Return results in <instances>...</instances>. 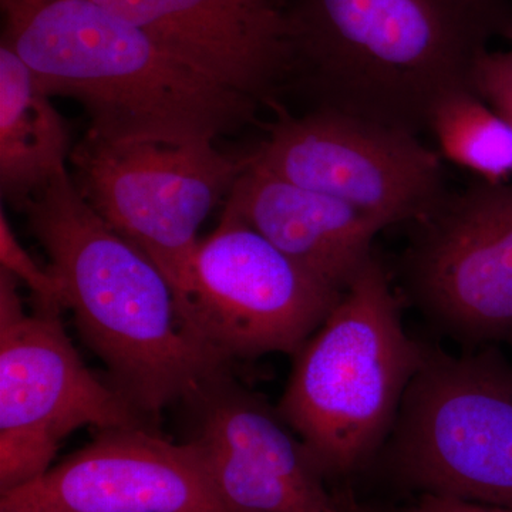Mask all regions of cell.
<instances>
[{
  "mask_svg": "<svg viewBox=\"0 0 512 512\" xmlns=\"http://www.w3.org/2000/svg\"><path fill=\"white\" fill-rule=\"evenodd\" d=\"M23 212L83 342L106 365L111 386L148 421L231 370L185 329L163 272L101 220L67 165Z\"/></svg>",
  "mask_w": 512,
  "mask_h": 512,
  "instance_id": "2",
  "label": "cell"
},
{
  "mask_svg": "<svg viewBox=\"0 0 512 512\" xmlns=\"http://www.w3.org/2000/svg\"><path fill=\"white\" fill-rule=\"evenodd\" d=\"M0 268L23 282L35 295L37 305L64 309L63 288L50 269H42L23 248L10 227L5 211H0Z\"/></svg>",
  "mask_w": 512,
  "mask_h": 512,
  "instance_id": "17",
  "label": "cell"
},
{
  "mask_svg": "<svg viewBox=\"0 0 512 512\" xmlns=\"http://www.w3.org/2000/svg\"><path fill=\"white\" fill-rule=\"evenodd\" d=\"M249 156V154H248ZM249 227L316 279L343 293L372 258L386 222L249 161L224 201Z\"/></svg>",
  "mask_w": 512,
  "mask_h": 512,
  "instance_id": "14",
  "label": "cell"
},
{
  "mask_svg": "<svg viewBox=\"0 0 512 512\" xmlns=\"http://www.w3.org/2000/svg\"><path fill=\"white\" fill-rule=\"evenodd\" d=\"M212 82L272 109L291 72L289 0H94Z\"/></svg>",
  "mask_w": 512,
  "mask_h": 512,
  "instance_id": "13",
  "label": "cell"
},
{
  "mask_svg": "<svg viewBox=\"0 0 512 512\" xmlns=\"http://www.w3.org/2000/svg\"><path fill=\"white\" fill-rule=\"evenodd\" d=\"M342 295L224 210L198 244L178 312L198 342L232 363L295 356Z\"/></svg>",
  "mask_w": 512,
  "mask_h": 512,
  "instance_id": "7",
  "label": "cell"
},
{
  "mask_svg": "<svg viewBox=\"0 0 512 512\" xmlns=\"http://www.w3.org/2000/svg\"><path fill=\"white\" fill-rule=\"evenodd\" d=\"M215 487L237 512H343L311 451L231 370L211 377L188 402Z\"/></svg>",
  "mask_w": 512,
  "mask_h": 512,
  "instance_id": "12",
  "label": "cell"
},
{
  "mask_svg": "<svg viewBox=\"0 0 512 512\" xmlns=\"http://www.w3.org/2000/svg\"><path fill=\"white\" fill-rule=\"evenodd\" d=\"M426 350L373 255L293 356L278 406L326 477L359 470L386 444Z\"/></svg>",
  "mask_w": 512,
  "mask_h": 512,
  "instance_id": "4",
  "label": "cell"
},
{
  "mask_svg": "<svg viewBox=\"0 0 512 512\" xmlns=\"http://www.w3.org/2000/svg\"><path fill=\"white\" fill-rule=\"evenodd\" d=\"M69 161L84 200L157 265L178 306L200 244L198 228L227 200L248 154L221 153L214 143L111 141L87 131Z\"/></svg>",
  "mask_w": 512,
  "mask_h": 512,
  "instance_id": "6",
  "label": "cell"
},
{
  "mask_svg": "<svg viewBox=\"0 0 512 512\" xmlns=\"http://www.w3.org/2000/svg\"><path fill=\"white\" fill-rule=\"evenodd\" d=\"M70 134L50 97L10 47L0 43V191L16 210L66 167Z\"/></svg>",
  "mask_w": 512,
  "mask_h": 512,
  "instance_id": "15",
  "label": "cell"
},
{
  "mask_svg": "<svg viewBox=\"0 0 512 512\" xmlns=\"http://www.w3.org/2000/svg\"><path fill=\"white\" fill-rule=\"evenodd\" d=\"M0 512H32L23 508L12 507V505L0 504Z\"/></svg>",
  "mask_w": 512,
  "mask_h": 512,
  "instance_id": "20",
  "label": "cell"
},
{
  "mask_svg": "<svg viewBox=\"0 0 512 512\" xmlns=\"http://www.w3.org/2000/svg\"><path fill=\"white\" fill-rule=\"evenodd\" d=\"M410 298L448 335L488 345L512 333V183L447 192L416 222L402 261Z\"/></svg>",
  "mask_w": 512,
  "mask_h": 512,
  "instance_id": "10",
  "label": "cell"
},
{
  "mask_svg": "<svg viewBox=\"0 0 512 512\" xmlns=\"http://www.w3.org/2000/svg\"><path fill=\"white\" fill-rule=\"evenodd\" d=\"M430 130L443 157L480 180L504 183L512 175V126L474 92H458L434 111Z\"/></svg>",
  "mask_w": 512,
  "mask_h": 512,
  "instance_id": "16",
  "label": "cell"
},
{
  "mask_svg": "<svg viewBox=\"0 0 512 512\" xmlns=\"http://www.w3.org/2000/svg\"><path fill=\"white\" fill-rule=\"evenodd\" d=\"M412 512H512V508L491 507V505L467 503L453 498L423 495Z\"/></svg>",
  "mask_w": 512,
  "mask_h": 512,
  "instance_id": "19",
  "label": "cell"
},
{
  "mask_svg": "<svg viewBox=\"0 0 512 512\" xmlns=\"http://www.w3.org/2000/svg\"><path fill=\"white\" fill-rule=\"evenodd\" d=\"M291 72L311 110L419 137L434 111L474 92V70L512 29L507 0H289Z\"/></svg>",
  "mask_w": 512,
  "mask_h": 512,
  "instance_id": "1",
  "label": "cell"
},
{
  "mask_svg": "<svg viewBox=\"0 0 512 512\" xmlns=\"http://www.w3.org/2000/svg\"><path fill=\"white\" fill-rule=\"evenodd\" d=\"M2 43L47 96L72 97L111 141L214 143L258 101L212 82L94 0H0Z\"/></svg>",
  "mask_w": 512,
  "mask_h": 512,
  "instance_id": "3",
  "label": "cell"
},
{
  "mask_svg": "<svg viewBox=\"0 0 512 512\" xmlns=\"http://www.w3.org/2000/svg\"><path fill=\"white\" fill-rule=\"evenodd\" d=\"M255 167L386 222H419L447 195L439 153L419 137L343 114L276 107Z\"/></svg>",
  "mask_w": 512,
  "mask_h": 512,
  "instance_id": "9",
  "label": "cell"
},
{
  "mask_svg": "<svg viewBox=\"0 0 512 512\" xmlns=\"http://www.w3.org/2000/svg\"><path fill=\"white\" fill-rule=\"evenodd\" d=\"M32 512H237L212 481L200 444L150 427L99 430L35 483L0 495Z\"/></svg>",
  "mask_w": 512,
  "mask_h": 512,
  "instance_id": "11",
  "label": "cell"
},
{
  "mask_svg": "<svg viewBox=\"0 0 512 512\" xmlns=\"http://www.w3.org/2000/svg\"><path fill=\"white\" fill-rule=\"evenodd\" d=\"M473 89L512 126V52L488 50L478 60Z\"/></svg>",
  "mask_w": 512,
  "mask_h": 512,
  "instance_id": "18",
  "label": "cell"
},
{
  "mask_svg": "<svg viewBox=\"0 0 512 512\" xmlns=\"http://www.w3.org/2000/svg\"><path fill=\"white\" fill-rule=\"evenodd\" d=\"M343 512H360V511L352 510V508H346L345 507V510H343Z\"/></svg>",
  "mask_w": 512,
  "mask_h": 512,
  "instance_id": "22",
  "label": "cell"
},
{
  "mask_svg": "<svg viewBox=\"0 0 512 512\" xmlns=\"http://www.w3.org/2000/svg\"><path fill=\"white\" fill-rule=\"evenodd\" d=\"M60 309L0 326V495L49 473L60 443L82 427H150L111 384L87 369Z\"/></svg>",
  "mask_w": 512,
  "mask_h": 512,
  "instance_id": "8",
  "label": "cell"
},
{
  "mask_svg": "<svg viewBox=\"0 0 512 512\" xmlns=\"http://www.w3.org/2000/svg\"><path fill=\"white\" fill-rule=\"evenodd\" d=\"M386 444L423 495L512 508V363L493 345L427 348Z\"/></svg>",
  "mask_w": 512,
  "mask_h": 512,
  "instance_id": "5",
  "label": "cell"
},
{
  "mask_svg": "<svg viewBox=\"0 0 512 512\" xmlns=\"http://www.w3.org/2000/svg\"><path fill=\"white\" fill-rule=\"evenodd\" d=\"M505 39L508 40V42L511 43V52H512V29L510 30V32L507 33V36H505Z\"/></svg>",
  "mask_w": 512,
  "mask_h": 512,
  "instance_id": "21",
  "label": "cell"
},
{
  "mask_svg": "<svg viewBox=\"0 0 512 512\" xmlns=\"http://www.w3.org/2000/svg\"><path fill=\"white\" fill-rule=\"evenodd\" d=\"M508 342H510V343H511V345H512V333H511V335H510V338H508Z\"/></svg>",
  "mask_w": 512,
  "mask_h": 512,
  "instance_id": "23",
  "label": "cell"
}]
</instances>
